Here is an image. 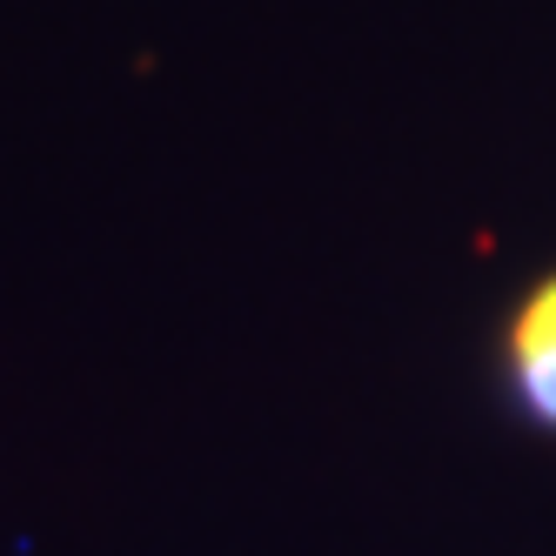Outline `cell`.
I'll return each mask as SVG.
<instances>
[{
	"label": "cell",
	"mask_w": 556,
	"mask_h": 556,
	"mask_svg": "<svg viewBox=\"0 0 556 556\" xmlns=\"http://www.w3.org/2000/svg\"><path fill=\"white\" fill-rule=\"evenodd\" d=\"M503 382L509 403L543 435H556V268L516 295L503 323Z\"/></svg>",
	"instance_id": "6da1fadb"
}]
</instances>
